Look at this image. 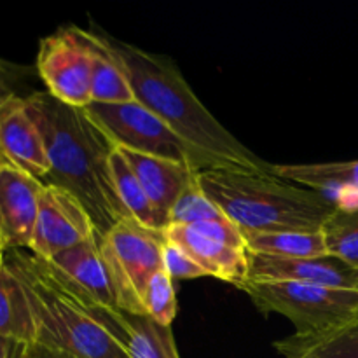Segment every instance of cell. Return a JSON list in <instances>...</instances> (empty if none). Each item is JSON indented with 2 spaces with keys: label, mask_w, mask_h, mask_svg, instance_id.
Instances as JSON below:
<instances>
[{
  "label": "cell",
  "mask_w": 358,
  "mask_h": 358,
  "mask_svg": "<svg viewBox=\"0 0 358 358\" xmlns=\"http://www.w3.org/2000/svg\"><path fill=\"white\" fill-rule=\"evenodd\" d=\"M30 115L44 138L49 173L44 184L76 196L103 238L119 222L131 219L115 191L110 171L114 140L87 108L70 107L48 91L24 96Z\"/></svg>",
  "instance_id": "1"
},
{
  "label": "cell",
  "mask_w": 358,
  "mask_h": 358,
  "mask_svg": "<svg viewBox=\"0 0 358 358\" xmlns=\"http://www.w3.org/2000/svg\"><path fill=\"white\" fill-rule=\"evenodd\" d=\"M121 63L135 100L163 119L177 135L205 154L219 168L273 173V164L245 147L199 101L180 69L168 56L105 37Z\"/></svg>",
  "instance_id": "2"
},
{
  "label": "cell",
  "mask_w": 358,
  "mask_h": 358,
  "mask_svg": "<svg viewBox=\"0 0 358 358\" xmlns=\"http://www.w3.org/2000/svg\"><path fill=\"white\" fill-rule=\"evenodd\" d=\"M205 194L243 234L322 231L341 203L275 173L238 168L198 171Z\"/></svg>",
  "instance_id": "3"
},
{
  "label": "cell",
  "mask_w": 358,
  "mask_h": 358,
  "mask_svg": "<svg viewBox=\"0 0 358 358\" xmlns=\"http://www.w3.org/2000/svg\"><path fill=\"white\" fill-rule=\"evenodd\" d=\"M6 268L27 294L37 331L35 343L66 358H128L121 343L49 262L30 252L7 250Z\"/></svg>",
  "instance_id": "4"
},
{
  "label": "cell",
  "mask_w": 358,
  "mask_h": 358,
  "mask_svg": "<svg viewBox=\"0 0 358 358\" xmlns=\"http://www.w3.org/2000/svg\"><path fill=\"white\" fill-rule=\"evenodd\" d=\"M241 290L264 313H278L289 318L297 336L336 332L358 317L357 290L297 282H248Z\"/></svg>",
  "instance_id": "5"
},
{
  "label": "cell",
  "mask_w": 358,
  "mask_h": 358,
  "mask_svg": "<svg viewBox=\"0 0 358 358\" xmlns=\"http://www.w3.org/2000/svg\"><path fill=\"white\" fill-rule=\"evenodd\" d=\"M163 231L143 227L133 219L119 222L100 240L121 311L145 315L143 296L150 278L163 268Z\"/></svg>",
  "instance_id": "6"
},
{
  "label": "cell",
  "mask_w": 358,
  "mask_h": 358,
  "mask_svg": "<svg viewBox=\"0 0 358 358\" xmlns=\"http://www.w3.org/2000/svg\"><path fill=\"white\" fill-rule=\"evenodd\" d=\"M86 108L117 147L191 164L199 171L219 168L136 100L126 103H90Z\"/></svg>",
  "instance_id": "7"
},
{
  "label": "cell",
  "mask_w": 358,
  "mask_h": 358,
  "mask_svg": "<svg viewBox=\"0 0 358 358\" xmlns=\"http://www.w3.org/2000/svg\"><path fill=\"white\" fill-rule=\"evenodd\" d=\"M37 72L45 91L70 107H87L91 98L93 58L77 27H66L42 38Z\"/></svg>",
  "instance_id": "8"
},
{
  "label": "cell",
  "mask_w": 358,
  "mask_h": 358,
  "mask_svg": "<svg viewBox=\"0 0 358 358\" xmlns=\"http://www.w3.org/2000/svg\"><path fill=\"white\" fill-rule=\"evenodd\" d=\"M93 220L76 196L56 185L44 184L38 199L30 254L49 261L59 252L83 243L94 236Z\"/></svg>",
  "instance_id": "9"
},
{
  "label": "cell",
  "mask_w": 358,
  "mask_h": 358,
  "mask_svg": "<svg viewBox=\"0 0 358 358\" xmlns=\"http://www.w3.org/2000/svg\"><path fill=\"white\" fill-rule=\"evenodd\" d=\"M44 182L0 161V241L6 250L30 248Z\"/></svg>",
  "instance_id": "10"
},
{
  "label": "cell",
  "mask_w": 358,
  "mask_h": 358,
  "mask_svg": "<svg viewBox=\"0 0 358 358\" xmlns=\"http://www.w3.org/2000/svg\"><path fill=\"white\" fill-rule=\"evenodd\" d=\"M248 282H297L358 292V268L334 255L280 259L248 252Z\"/></svg>",
  "instance_id": "11"
},
{
  "label": "cell",
  "mask_w": 358,
  "mask_h": 358,
  "mask_svg": "<svg viewBox=\"0 0 358 358\" xmlns=\"http://www.w3.org/2000/svg\"><path fill=\"white\" fill-rule=\"evenodd\" d=\"M0 156L42 182L49 173L44 138L24 98L17 94L0 103Z\"/></svg>",
  "instance_id": "12"
},
{
  "label": "cell",
  "mask_w": 358,
  "mask_h": 358,
  "mask_svg": "<svg viewBox=\"0 0 358 358\" xmlns=\"http://www.w3.org/2000/svg\"><path fill=\"white\" fill-rule=\"evenodd\" d=\"M90 313L121 343L128 358H180L171 327L159 325L147 315L108 310L84 299Z\"/></svg>",
  "instance_id": "13"
},
{
  "label": "cell",
  "mask_w": 358,
  "mask_h": 358,
  "mask_svg": "<svg viewBox=\"0 0 358 358\" xmlns=\"http://www.w3.org/2000/svg\"><path fill=\"white\" fill-rule=\"evenodd\" d=\"M45 262H49L65 282L87 301L108 310H121L96 234L76 247L59 252Z\"/></svg>",
  "instance_id": "14"
},
{
  "label": "cell",
  "mask_w": 358,
  "mask_h": 358,
  "mask_svg": "<svg viewBox=\"0 0 358 358\" xmlns=\"http://www.w3.org/2000/svg\"><path fill=\"white\" fill-rule=\"evenodd\" d=\"M164 238L185 252L208 276L243 289L248 283V252L224 245L187 226H168Z\"/></svg>",
  "instance_id": "15"
},
{
  "label": "cell",
  "mask_w": 358,
  "mask_h": 358,
  "mask_svg": "<svg viewBox=\"0 0 358 358\" xmlns=\"http://www.w3.org/2000/svg\"><path fill=\"white\" fill-rule=\"evenodd\" d=\"M117 149L128 161L150 201L168 220L173 203L177 201L180 192L198 177L199 170H196L191 164L135 152L122 147H117Z\"/></svg>",
  "instance_id": "16"
},
{
  "label": "cell",
  "mask_w": 358,
  "mask_h": 358,
  "mask_svg": "<svg viewBox=\"0 0 358 358\" xmlns=\"http://www.w3.org/2000/svg\"><path fill=\"white\" fill-rule=\"evenodd\" d=\"M79 30L80 38L90 48L93 58V79H91V103H126L135 100L129 80L121 63L108 49L103 35L91 30Z\"/></svg>",
  "instance_id": "17"
},
{
  "label": "cell",
  "mask_w": 358,
  "mask_h": 358,
  "mask_svg": "<svg viewBox=\"0 0 358 358\" xmlns=\"http://www.w3.org/2000/svg\"><path fill=\"white\" fill-rule=\"evenodd\" d=\"M247 250L252 254L280 259H315L329 255L322 231H283V233L243 234Z\"/></svg>",
  "instance_id": "18"
},
{
  "label": "cell",
  "mask_w": 358,
  "mask_h": 358,
  "mask_svg": "<svg viewBox=\"0 0 358 358\" xmlns=\"http://www.w3.org/2000/svg\"><path fill=\"white\" fill-rule=\"evenodd\" d=\"M110 171L112 178H114L115 191H117L119 199L124 205L128 215L138 224H142L143 227L163 231L164 233L168 227L166 217L150 201L145 189L142 187L136 175L133 173L131 166H129L128 161L124 159V156H122L117 147H115L110 156Z\"/></svg>",
  "instance_id": "19"
},
{
  "label": "cell",
  "mask_w": 358,
  "mask_h": 358,
  "mask_svg": "<svg viewBox=\"0 0 358 358\" xmlns=\"http://www.w3.org/2000/svg\"><path fill=\"white\" fill-rule=\"evenodd\" d=\"M0 334L24 345L37 341L34 315L27 294L13 271H0Z\"/></svg>",
  "instance_id": "20"
},
{
  "label": "cell",
  "mask_w": 358,
  "mask_h": 358,
  "mask_svg": "<svg viewBox=\"0 0 358 358\" xmlns=\"http://www.w3.org/2000/svg\"><path fill=\"white\" fill-rule=\"evenodd\" d=\"M287 358H345L358 355V317L345 329L324 336H290L275 343Z\"/></svg>",
  "instance_id": "21"
},
{
  "label": "cell",
  "mask_w": 358,
  "mask_h": 358,
  "mask_svg": "<svg viewBox=\"0 0 358 358\" xmlns=\"http://www.w3.org/2000/svg\"><path fill=\"white\" fill-rule=\"evenodd\" d=\"M276 177L301 184L315 191L329 189H357L358 191V159L343 163L320 164H273Z\"/></svg>",
  "instance_id": "22"
},
{
  "label": "cell",
  "mask_w": 358,
  "mask_h": 358,
  "mask_svg": "<svg viewBox=\"0 0 358 358\" xmlns=\"http://www.w3.org/2000/svg\"><path fill=\"white\" fill-rule=\"evenodd\" d=\"M329 255L358 268V206H345L324 227Z\"/></svg>",
  "instance_id": "23"
},
{
  "label": "cell",
  "mask_w": 358,
  "mask_h": 358,
  "mask_svg": "<svg viewBox=\"0 0 358 358\" xmlns=\"http://www.w3.org/2000/svg\"><path fill=\"white\" fill-rule=\"evenodd\" d=\"M219 206L205 194L198 177L180 192L168 215V226H196L213 220H226Z\"/></svg>",
  "instance_id": "24"
},
{
  "label": "cell",
  "mask_w": 358,
  "mask_h": 358,
  "mask_svg": "<svg viewBox=\"0 0 358 358\" xmlns=\"http://www.w3.org/2000/svg\"><path fill=\"white\" fill-rule=\"evenodd\" d=\"M143 310L149 318L159 325L171 327L177 317V296H175L173 280L164 269L157 271L150 278L143 296Z\"/></svg>",
  "instance_id": "25"
},
{
  "label": "cell",
  "mask_w": 358,
  "mask_h": 358,
  "mask_svg": "<svg viewBox=\"0 0 358 358\" xmlns=\"http://www.w3.org/2000/svg\"><path fill=\"white\" fill-rule=\"evenodd\" d=\"M163 268L171 280H194L208 276L182 248L166 241L163 248Z\"/></svg>",
  "instance_id": "26"
},
{
  "label": "cell",
  "mask_w": 358,
  "mask_h": 358,
  "mask_svg": "<svg viewBox=\"0 0 358 358\" xmlns=\"http://www.w3.org/2000/svg\"><path fill=\"white\" fill-rule=\"evenodd\" d=\"M28 345L0 334V358H23Z\"/></svg>",
  "instance_id": "27"
},
{
  "label": "cell",
  "mask_w": 358,
  "mask_h": 358,
  "mask_svg": "<svg viewBox=\"0 0 358 358\" xmlns=\"http://www.w3.org/2000/svg\"><path fill=\"white\" fill-rule=\"evenodd\" d=\"M23 358H66V357L59 355V353L52 352V350L45 348V346L38 345V343H34V345H28Z\"/></svg>",
  "instance_id": "28"
},
{
  "label": "cell",
  "mask_w": 358,
  "mask_h": 358,
  "mask_svg": "<svg viewBox=\"0 0 358 358\" xmlns=\"http://www.w3.org/2000/svg\"><path fill=\"white\" fill-rule=\"evenodd\" d=\"M13 90H10V84H9V79H7V72L6 69H3V65L0 63V103L2 101H6L7 98L13 96Z\"/></svg>",
  "instance_id": "29"
},
{
  "label": "cell",
  "mask_w": 358,
  "mask_h": 358,
  "mask_svg": "<svg viewBox=\"0 0 358 358\" xmlns=\"http://www.w3.org/2000/svg\"><path fill=\"white\" fill-rule=\"evenodd\" d=\"M6 254H7L6 247H3L2 241H0V271H2V269L6 268Z\"/></svg>",
  "instance_id": "30"
},
{
  "label": "cell",
  "mask_w": 358,
  "mask_h": 358,
  "mask_svg": "<svg viewBox=\"0 0 358 358\" xmlns=\"http://www.w3.org/2000/svg\"><path fill=\"white\" fill-rule=\"evenodd\" d=\"M345 358H358V355H350V357H345Z\"/></svg>",
  "instance_id": "31"
},
{
  "label": "cell",
  "mask_w": 358,
  "mask_h": 358,
  "mask_svg": "<svg viewBox=\"0 0 358 358\" xmlns=\"http://www.w3.org/2000/svg\"><path fill=\"white\" fill-rule=\"evenodd\" d=\"M0 161H2V156H0Z\"/></svg>",
  "instance_id": "32"
}]
</instances>
